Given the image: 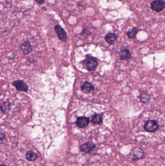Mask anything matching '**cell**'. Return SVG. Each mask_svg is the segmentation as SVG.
Returning a JSON list of instances; mask_svg holds the SVG:
<instances>
[{
    "mask_svg": "<svg viewBox=\"0 0 165 166\" xmlns=\"http://www.w3.org/2000/svg\"><path fill=\"white\" fill-rule=\"evenodd\" d=\"M83 65L85 69L87 70L93 71L95 70L97 67V60L95 57L89 56L84 61Z\"/></svg>",
    "mask_w": 165,
    "mask_h": 166,
    "instance_id": "6da1fadb",
    "label": "cell"
},
{
    "mask_svg": "<svg viewBox=\"0 0 165 166\" xmlns=\"http://www.w3.org/2000/svg\"><path fill=\"white\" fill-rule=\"evenodd\" d=\"M158 128V124L156 120H150L145 124L144 128L148 132H153Z\"/></svg>",
    "mask_w": 165,
    "mask_h": 166,
    "instance_id": "7a4b0ae2",
    "label": "cell"
},
{
    "mask_svg": "<svg viewBox=\"0 0 165 166\" xmlns=\"http://www.w3.org/2000/svg\"><path fill=\"white\" fill-rule=\"evenodd\" d=\"M151 8L156 11L160 12L165 7V3L162 0H155L152 2L151 4Z\"/></svg>",
    "mask_w": 165,
    "mask_h": 166,
    "instance_id": "3957f363",
    "label": "cell"
},
{
    "mask_svg": "<svg viewBox=\"0 0 165 166\" xmlns=\"http://www.w3.org/2000/svg\"><path fill=\"white\" fill-rule=\"evenodd\" d=\"M95 147L96 146L94 143L89 141L81 145L80 147V150L81 152L89 154L92 153L93 150L95 149Z\"/></svg>",
    "mask_w": 165,
    "mask_h": 166,
    "instance_id": "277c9868",
    "label": "cell"
},
{
    "mask_svg": "<svg viewBox=\"0 0 165 166\" xmlns=\"http://www.w3.org/2000/svg\"><path fill=\"white\" fill-rule=\"evenodd\" d=\"M13 85L16 87L17 90L18 91L27 92L29 90L28 86L22 80L15 81L13 82Z\"/></svg>",
    "mask_w": 165,
    "mask_h": 166,
    "instance_id": "5b68a950",
    "label": "cell"
},
{
    "mask_svg": "<svg viewBox=\"0 0 165 166\" xmlns=\"http://www.w3.org/2000/svg\"><path fill=\"white\" fill-rule=\"evenodd\" d=\"M54 30L58 35L59 39L63 42H66L68 39L67 34L63 28H61L59 25H56L55 26Z\"/></svg>",
    "mask_w": 165,
    "mask_h": 166,
    "instance_id": "8992f818",
    "label": "cell"
},
{
    "mask_svg": "<svg viewBox=\"0 0 165 166\" xmlns=\"http://www.w3.org/2000/svg\"><path fill=\"white\" fill-rule=\"evenodd\" d=\"M90 119L86 117H78L76 120V124L78 126V127L82 128L88 126L89 124Z\"/></svg>",
    "mask_w": 165,
    "mask_h": 166,
    "instance_id": "52a82bcc",
    "label": "cell"
},
{
    "mask_svg": "<svg viewBox=\"0 0 165 166\" xmlns=\"http://www.w3.org/2000/svg\"><path fill=\"white\" fill-rule=\"evenodd\" d=\"M20 49L25 55H29L33 51L30 43L28 41H24V42L21 44Z\"/></svg>",
    "mask_w": 165,
    "mask_h": 166,
    "instance_id": "ba28073f",
    "label": "cell"
},
{
    "mask_svg": "<svg viewBox=\"0 0 165 166\" xmlns=\"http://www.w3.org/2000/svg\"><path fill=\"white\" fill-rule=\"evenodd\" d=\"M94 89V85L89 82H86L81 86V90L85 93H89L93 91Z\"/></svg>",
    "mask_w": 165,
    "mask_h": 166,
    "instance_id": "9c48e42d",
    "label": "cell"
},
{
    "mask_svg": "<svg viewBox=\"0 0 165 166\" xmlns=\"http://www.w3.org/2000/svg\"><path fill=\"white\" fill-rule=\"evenodd\" d=\"M131 155L133 159H140L144 156V153L141 149L137 148L132 151Z\"/></svg>",
    "mask_w": 165,
    "mask_h": 166,
    "instance_id": "30bf717a",
    "label": "cell"
},
{
    "mask_svg": "<svg viewBox=\"0 0 165 166\" xmlns=\"http://www.w3.org/2000/svg\"><path fill=\"white\" fill-rule=\"evenodd\" d=\"M118 39V36L115 34L113 33H110L105 37V39L107 43L111 45H113L115 42V41Z\"/></svg>",
    "mask_w": 165,
    "mask_h": 166,
    "instance_id": "8fae6325",
    "label": "cell"
},
{
    "mask_svg": "<svg viewBox=\"0 0 165 166\" xmlns=\"http://www.w3.org/2000/svg\"><path fill=\"white\" fill-rule=\"evenodd\" d=\"M119 56L120 59H129L131 58V53L130 51L127 49H124L120 51Z\"/></svg>",
    "mask_w": 165,
    "mask_h": 166,
    "instance_id": "7c38bea8",
    "label": "cell"
},
{
    "mask_svg": "<svg viewBox=\"0 0 165 166\" xmlns=\"http://www.w3.org/2000/svg\"><path fill=\"white\" fill-rule=\"evenodd\" d=\"M10 109V104L9 102H4L3 103L0 104V110L4 114L8 113Z\"/></svg>",
    "mask_w": 165,
    "mask_h": 166,
    "instance_id": "4fadbf2b",
    "label": "cell"
},
{
    "mask_svg": "<svg viewBox=\"0 0 165 166\" xmlns=\"http://www.w3.org/2000/svg\"><path fill=\"white\" fill-rule=\"evenodd\" d=\"M103 121V118L99 114H95L93 116L91 119V121L95 124H100Z\"/></svg>",
    "mask_w": 165,
    "mask_h": 166,
    "instance_id": "5bb4252c",
    "label": "cell"
},
{
    "mask_svg": "<svg viewBox=\"0 0 165 166\" xmlns=\"http://www.w3.org/2000/svg\"><path fill=\"white\" fill-rule=\"evenodd\" d=\"M26 157L27 160L30 161H34L38 158V156L35 153L33 152H28L26 154Z\"/></svg>",
    "mask_w": 165,
    "mask_h": 166,
    "instance_id": "9a60e30c",
    "label": "cell"
},
{
    "mask_svg": "<svg viewBox=\"0 0 165 166\" xmlns=\"http://www.w3.org/2000/svg\"><path fill=\"white\" fill-rule=\"evenodd\" d=\"M138 32V29L136 27H134L132 28L131 30L128 31L127 33V35L128 36V38L130 39L135 38Z\"/></svg>",
    "mask_w": 165,
    "mask_h": 166,
    "instance_id": "2e32d148",
    "label": "cell"
},
{
    "mask_svg": "<svg viewBox=\"0 0 165 166\" xmlns=\"http://www.w3.org/2000/svg\"><path fill=\"white\" fill-rule=\"evenodd\" d=\"M150 99V97L149 95L146 92L143 93L140 96V100L141 102L144 103L148 102L149 101Z\"/></svg>",
    "mask_w": 165,
    "mask_h": 166,
    "instance_id": "e0dca14e",
    "label": "cell"
},
{
    "mask_svg": "<svg viewBox=\"0 0 165 166\" xmlns=\"http://www.w3.org/2000/svg\"><path fill=\"white\" fill-rule=\"evenodd\" d=\"M36 2H38V4L40 5H43L45 3V0H35Z\"/></svg>",
    "mask_w": 165,
    "mask_h": 166,
    "instance_id": "ac0fdd59",
    "label": "cell"
},
{
    "mask_svg": "<svg viewBox=\"0 0 165 166\" xmlns=\"http://www.w3.org/2000/svg\"><path fill=\"white\" fill-rule=\"evenodd\" d=\"M0 166H5V165H0Z\"/></svg>",
    "mask_w": 165,
    "mask_h": 166,
    "instance_id": "d6986e66",
    "label": "cell"
}]
</instances>
